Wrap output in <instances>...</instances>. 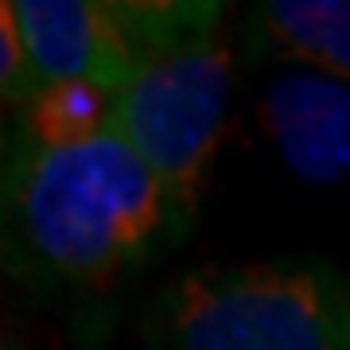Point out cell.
Instances as JSON below:
<instances>
[{
	"label": "cell",
	"mask_w": 350,
	"mask_h": 350,
	"mask_svg": "<svg viewBox=\"0 0 350 350\" xmlns=\"http://www.w3.org/2000/svg\"><path fill=\"white\" fill-rule=\"evenodd\" d=\"M8 261L55 284H105L175 234L148 163L113 129L75 144H20L4 183Z\"/></svg>",
	"instance_id": "6da1fadb"
},
{
	"label": "cell",
	"mask_w": 350,
	"mask_h": 350,
	"mask_svg": "<svg viewBox=\"0 0 350 350\" xmlns=\"http://www.w3.org/2000/svg\"><path fill=\"white\" fill-rule=\"evenodd\" d=\"M152 350H350V280L323 261L199 269L163 292Z\"/></svg>",
	"instance_id": "7a4b0ae2"
},
{
	"label": "cell",
	"mask_w": 350,
	"mask_h": 350,
	"mask_svg": "<svg viewBox=\"0 0 350 350\" xmlns=\"http://www.w3.org/2000/svg\"><path fill=\"white\" fill-rule=\"evenodd\" d=\"M230 75L234 55L218 24L148 59L125 90L113 94L109 129L148 163L175 230L199 211L222 140Z\"/></svg>",
	"instance_id": "3957f363"
},
{
	"label": "cell",
	"mask_w": 350,
	"mask_h": 350,
	"mask_svg": "<svg viewBox=\"0 0 350 350\" xmlns=\"http://www.w3.org/2000/svg\"><path fill=\"white\" fill-rule=\"evenodd\" d=\"M24 27L39 94L59 82H94L125 90L140 59L121 24L117 0H12Z\"/></svg>",
	"instance_id": "277c9868"
},
{
	"label": "cell",
	"mask_w": 350,
	"mask_h": 350,
	"mask_svg": "<svg viewBox=\"0 0 350 350\" xmlns=\"http://www.w3.org/2000/svg\"><path fill=\"white\" fill-rule=\"evenodd\" d=\"M257 121L288 172L327 187L350 175V82L323 70L284 66L265 82Z\"/></svg>",
	"instance_id": "5b68a950"
},
{
	"label": "cell",
	"mask_w": 350,
	"mask_h": 350,
	"mask_svg": "<svg viewBox=\"0 0 350 350\" xmlns=\"http://www.w3.org/2000/svg\"><path fill=\"white\" fill-rule=\"evenodd\" d=\"M250 59L350 82V0H265L245 16Z\"/></svg>",
	"instance_id": "8992f818"
},
{
	"label": "cell",
	"mask_w": 350,
	"mask_h": 350,
	"mask_svg": "<svg viewBox=\"0 0 350 350\" xmlns=\"http://www.w3.org/2000/svg\"><path fill=\"white\" fill-rule=\"evenodd\" d=\"M113 94L94 82H59L47 86L24 109V140L27 144H75L109 129Z\"/></svg>",
	"instance_id": "52a82bcc"
},
{
	"label": "cell",
	"mask_w": 350,
	"mask_h": 350,
	"mask_svg": "<svg viewBox=\"0 0 350 350\" xmlns=\"http://www.w3.org/2000/svg\"><path fill=\"white\" fill-rule=\"evenodd\" d=\"M0 90H4L8 105H24V109L39 98L31 55H27V39H24L20 20H16L12 0L0 4Z\"/></svg>",
	"instance_id": "ba28073f"
},
{
	"label": "cell",
	"mask_w": 350,
	"mask_h": 350,
	"mask_svg": "<svg viewBox=\"0 0 350 350\" xmlns=\"http://www.w3.org/2000/svg\"><path fill=\"white\" fill-rule=\"evenodd\" d=\"M4 350H27L24 342H12V338H8V342H4Z\"/></svg>",
	"instance_id": "9c48e42d"
}]
</instances>
